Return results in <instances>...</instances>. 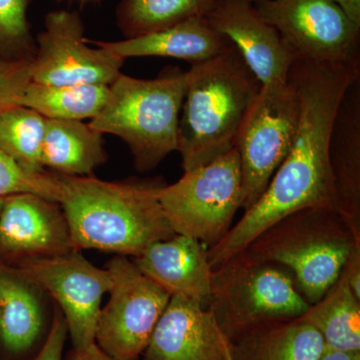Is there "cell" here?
Here are the masks:
<instances>
[{"label":"cell","instance_id":"34","mask_svg":"<svg viewBox=\"0 0 360 360\" xmlns=\"http://www.w3.org/2000/svg\"><path fill=\"white\" fill-rule=\"evenodd\" d=\"M225 360H232L231 352H229V342H227L226 356H225Z\"/></svg>","mask_w":360,"mask_h":360},{"label":"cell","instance_id":"14","mask_svg":"<svg viewBox=\"0 0 360 360\" xmlns=\"http://www.w3.org/2000/svg\"><path fill=\"white\" fill-rule=\"evenodd\" d=\"M75 250L63 208L41 196L4 198L0 212V255L14 262Z\"/></svg>","mask_w":360,"mask_h":360},{"label":"cell","instance_id":"16","mask_svg":"<svg viewBox=\"0 0 360 360\" xmlns=\"http://www.w3.org/2000/svg\"><path fill=\"white\" fill-rule=\"evenodd\" d=\"M207 250L198 239L175 234L148 246L134 262L170 295L184 296L208 309L212 269Z\"/></svg>","mask_w":360,"mask_h":360},{"label":"cell","instance_id":"2","mask_svg":"<svg viewBox=\"0 0 360 360\" xmlns=\"http://www.w3.org/2000/svg\"><path fill=\"white\" fill-rule=\"evenodd\" d=\"M60 179L59 205L75 250L134 258L153 243L175 236L158 198L160 182H110L68 175Z\"/></svg>","mask_w":360,"mask_h":360},{"label":"cell","instance_id":"13","mask_svg":"<svg viewBox=\"0 0 360 360\" xmlns=\"http://www.w3.org/2000/svg\"><path fill=\"white\" fill-rule=\"evenodd\" d=\"M205 18L231 40L262 85L288 80L297 56L252 2L215 0Z\"/></svg>","mask_w":360,"mask_h":360},{"label":"cell","instance_id":"24","mask_svg":"<svg viewBox=\"0 0 360 360\" xmlns=\"http://www.w3.org/2000/svg\"><path fill=\"white\" fill-rule=\"evenodd\" d=\"M215 0H122L116 20L125 39L161 32L194 18H205Z\"/></svg>","mask_w":360,"mask_h":360},{"label":"cell","instance_id":"9","mask_svg":"<svg viewBox=\"0 0 360 360\" xmlns=\"http://www.w3.org/2000/svg\"><path fill=\"white\" fill-rule=\"evenodd\" d=\"M105 269L112 283L110 300L99 312L96 343L113 359L137 360L172 295L127 257L116 255Z\"/></svg>","mask_w":360,"mask_h":360},{"label":"cell","instance_id":"22","mask_svg":"<svg viewBox=\"0 0 360 360\" xmlns=\"http://www.w3.org/2000/svg\"><path fill=\"white\" fill-rule=\"evenodd\" d=\"M298 319L319 331L326 352H360V298L350 290L342 272Z\"/></svg>","mask_w":360,"mask_h":360},{"label":"cell","instance_id":"23","mask_svg":"<svg viewBox=\"0 0 360 360\" xmlns=\"http://www.w3.org/2000/svg\"><path fill=\"white\" fill-rule=\"evenodd\" d=\"M110 96V85L49 86L30 82L20 105L37 111L46 120H79L96 117Z\"/></svg>","mask_w":360,"mask_h":360},{"label":"cell","instance_id":"21","mask_svg":"<svg viewBox=\"0 0 360 360\" xmlns=\"http://www.w3.org/2000/svg\"><path fill=\"white\" fill-rule=\"evenodd\" d=\"M108 160L103 134L79 120H46L42 167L68 176H89Z\"/></svg>","mask_w":360,"mask_h":360},{"label":"cell","instance_id":"28","mask_svg":"<svg viewBox=\"0 0 360 360\" xmlns=\"http://www.w3.org/2000/svg\"><path fill=\"white\" fill-rule=\"evenodd\" d=\"M33 60L0 58V110L20 105L21 96L32 82Z\"/></svg>","mask_w":360,"mask_h":360},{"label":"cell","instance_id":"11","mask_svg":"<svg viewBox=\"0 0 360 360\" xmlns=\"http://www.w3.org/2000/svg\"><path fill=\"white\" fill-rule=\"evenodd\" d=\"M14 264L58 302L73 349L96 343L101 302L112 283L105 267L96 266L79 250L51 257L25 258Z\"/></svg>","mask_w":360,"mask_h":360},{"label":"cell","instance_id":"3","mask_svg":"<svg viewBox=\"0 0 360 360\" xmlns=\"http://www.w3.org/2000/svg\"><path fill=\"white\" fill-rule=\"evenodd\" d=\"M262 84L236 46L186 71L177 149L184 172L236 148Z\"/></svg>","mask_w":360,"mask_h":360},{"label":"cell","instance_id":"26","mask_svg":"<svg viewBox=\"0 0 360 360\" xmlns=\"http://www.w3.org/2000/svg\"><path fill=\"white\" fill-rule=\"evenodd\" d=\"M30 2L0 0V58L34 59L37 44L27 20Z\"/></svg>","mask_w":360,"mask_h":360},{"label":"cell","instance_id":"20","mask_svg":"<svg viewBox=\"0 0 360 360\" xmlns=\"http://www.w3.org/2000/svg\"><path fill=\"white\" fill-rule=\"evenodd\" d=\"M232 360H319L326 345L319 331L300 319H272L227 340Z\"/></svg>","mask_w":360,"mask_h":360},{"label":"cell","instance_id":"12","mask_svg":"<svg viewBox=\"0 0 360 360\" xmlns=\"http://www.w3.org/2000/svg\"><path fill=\"white\" fill-rule=\"evenodd\" d=\"M97 46L86 44L78 13L51 11L37 37L32 82L49 86L110 85L122 73L125 58Z\"/></svg>","mask_w":360,"mask_h":360},{"label":"cell","instance_id":"30","mask_svg":"<svg viewBox=\"0 0 360 360\" xmlns=\"http://www.w3.org/2000/svg\"><path fill=\"white\" fill-rule=\"evenodd\" d=\"M350 290L360 298V250H354L342 270Z\"/></svg>","mask_w":360,"mask_h":360},{"label":"cell","instance_id":"7","mask_svg":"<svg viewBox=\"0 0 360 360\" xmlns=\"http://www.w3.org/2000/svg\"><path fill=\"white\" fill-rule=\"evenodd\" d=\"M158 198L175 234L217 245L231 229L243 205V175L236 148L202 167L184 172L174 184H163Z\"/></svg>","mask_w":360,"mask_h":360},{"label":"cell","instance_id":"17","mask_svg":"<svg viewBox=\"0 0 360 360\" xmlns=\"http://www.w3.org/2000/svg\"><path fill=\"white\" fill-rule=\"evenodd\" d=\"M329 163L336 212L360 243V78L350 85L336 113Z\"/></svg>","mask_w":360,"mask_h":360},{"label":"cell","instance_id":"5","mask_svg":"<svg viewBox=\"0 0 360 360\" xmlns=\"http://www.w3.org/2000/svg\"><path fill=\"white\" fill-rule=\"evenodd\" d=\"M110 86V101L89 125L122 139L134 155L135 168L149 172L176 151L186 72L172 70L155 79L120 73Z\"/></svg>","mask_w":360,"mask_h":360},{"label":"cell","instance_id":"33","mask_svg":"<svg viewBox=\"0 0 360 360\" xmlns=\"http://www.w3.org/2000/svg\"><path fill=\"white\" fill-rule=\"evenodd\" d=\"M319 360H360V352H326Z\"/></svg>","mask_w":360,"mask_h":360},{"label":"cell","instance_id":"18","mask_svg":"<svg viewBox=\"0 0 360 360\" xmlns=\"http://www.w3.org/2000/svg\"><path fill=\"white\" fill-rule=\"evenodd\" d=\"M116 56L127 58L161 56L193 63L215 58L233 44L215 30L205 18H194L161 30L120 41L96 42Z\"/></svg>","mask_w":360,"mask_h":360},{"label":"cell","instance_id":"10","mask_svg":"<svg viewBox=\"0 0 360 360\" xmlns=\"http://www.w3.org/2000/svg\"><path fill=\"white\" fill-rule=\"evenodd\" d=\"M298 59L319 65H360V25L333 0H257Z\"/></svg>","mask_w":360,"mask_h":360},{"label":"cell","instance_id":"15","mask_svg":"<svg viewBox=\"0 0 360 360\" xmlns=\"http://www.w3.org/2000/svg\"><path fill=\"white\" fill-rule=\"evenodd\" d=\"M226 348L227 340L210 309L172 295L142 360H225Z\"/></svg>","mask_w":360,"mask_h":360},{"label":"cell","instance_id":"27","mask_svg":"<svg viewBox=\"0 0 360 360\" xmlns=\"http://www.w3.org/2000/svg\"><path fill=\"white\" fill-rule=\"evenodd\" d=\"M32 193L59 203L63 195L60 175L30 174L0 151V198Z\"/></svg>","mask_w":360,"mask_h":360},{"label":"cell","instance_id":"31","mask_svg":"<svg viewBox=\"0 0 360 360\" xmlns=\"http://www.w3.org/2000/svg\"><path fill=\"white\" fill-rule=\"evenodd\" d=\"M68 360H117L104 352L96 343L82 349H73L68 354Z\"/></svg>","mask_w":360,"mask_h":360},{"label":"cell","instance_id":"8","mask_svg":"<svg viewBox=\"0 0 360 360\" xmlns=\"http://www.w3.org/2000/svg\"><path fill=\"white\" fill-rule=\"evenodd\" d=\"M298 118L300 101L290 77L262 85L236 143L243 175V210H248L262 198L285 160Z\"/></svg>","mask_w":360,"mask_h":360},{"label":"cell","instance_id":"19","mask_svg":"<svg viewBox=\"0 0 360 360\" xmlns=\"http://www.w3.org/2000/svg\"><path fill=\"white\" fill-rule=\"evenodd\" d=\"M44 291L15 264L0 260V343L20 354L39 340L44 326Z\"/></svg>","mask_w":360,"mask_h":360},{"label":"cell","instance_id":"25","mask_svg":"<svg viewBox=\"0 0 360 360\" xmlns=\"http://www.w3.org/2000/svg\"><path fill=\"white\" fill-rule=\"evenodd\" d=\"M46 118L22 105L0 110V151L30 174L44 172L41 163Z\"/></svg>","mask_w":360,"mask_h":360},{"label":"cell","instance_id":"35","mask_svg":"<svg viewBox=\"0 0 360 360\" xmlns=\"http://www.w3.org/2000/svg\"><path fill=\"white\" fill-rule=\"evenodd\" d=\"M4 198H0V212H1L2 205H4Z\"/></svg>","mask_w":360,"mask_h":360},{"label":"cell","instance_id":"32","mask_svg":"<svg viewBox=\"0 0 360 360\" xmlns=\"http://www.w3.org/2000/svg\"><path fill=\"white\" fill-rule=\"evenodd\" d=\"M345 14L356 25H360V0H333Z\"/></svg>","mask_w":360,"mask_h":360},{"label":"cell","instance_id":"4","mask_svg":"<svg viewBox=\"0 0 360 360\" xmlns=\"http://www.w3.org/2000/svg\"><path fill=\"white\" fill-rule=\"evenodd\" d=\"M356 250L359 241L335 210L307 208L279 220L245 251L257 259L285 267L311 305L340 278Z\"/></svg>","mask_w":360,"mask_h":360},{"label":"cell","instance_id":"6","mask_svg":"<svg viewBox=\"0 0 360 360\" xmlns=\"http://www.w3.org/2000/svg\"><path fill=\"white\" fill-rule=\"evenodd\" d=\"M309 307L285 267L245 250L212 270L208 309L227 340L260 322L300 319Z\"/></svg>","mask_w":360,"mask_h":360},{"label":"cell","instance_id":"36","mask_svg":"<svg viewBox=\"0 0 360 360\" xmlns=\"http://www.w3.org/2000/svg\"><path fill=\"white\" fill-rule=\"evenodd\" d=\"M248 1L255 2L257 1V0H248Z\"/></svg>","mask_w":360,"mask_h":360},{"label":"cell","instance_id":"1","mask_svg":"<svg viewBox=\"0 0 360 360\" xmlns=\"http://www.w3.org/2000/svg\"><path fill=\"white\" fill-rule=\"evenodd\" d=\"M288 77L300 101L292 146L262 198L210 248L215 264L238 255L292 213L307 208L336 210L329 144L338 108L350 85L360 78V65H319L297 59Z\"/></svg>","mask_w":360,"mask_h":360},{"label":"cell","instance_id":"29","mask_svg":"<svg viewBox=\"0 0 360 360\" xmlns=\"http://www.w3.org/2000/svg\"><path fill=\"white\" fill-rule=\"evenodd\" d=\"M68 329L60 310L56 309L51 330L39 354L32 360H63V349L68 340Z\"/></svg>","mask_w":360,"mask_h":360}]
</instances>
